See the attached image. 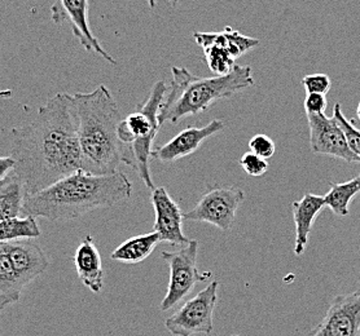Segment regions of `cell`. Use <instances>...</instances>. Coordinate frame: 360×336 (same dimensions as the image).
<instances>
[{"mask_svg":"<svg viewBox=\"0 0 360 336\" xmlns=\"http://www.w3.org/2000/svg\"><path fill=\"white\" fill-rule=\"evenodd\" d=\"M13 173L34 194L81 171V148L73 95L56 93L39 107L32 123L11 132Z\"/></svg>","mask_w":360,"mask_h":336,"instance_id":"6da1fadb","label":"cell"},{"mask_svg":"<svg viewBox=\"0 0 360 336\" xmlns=\"http://www.w3.org/2000/svg\"><path fill=\"white\" fill-rule=\"evenodd\" d=\"M131 193V181L123 173L92 175L81 170L27 194L22 213L49 222H72L95 210L121 203Z\"/></svg>","mask_w":360,"mask_h":336,"instance_id":"7a4b0ae2","label":"cell"},{"mask_svg":"<svg viewBox=\"0 0 360 336\" xmlns=\"http://www.w3.org/2000/svg\"><path fill=\"white\" fill-rule=\"evenodd\" d=\"M75 114L81 148V170L92 175L117 173L121 163L118 126L121 113L104 84L87 93H75Z\"/></svg>","mask_w":360,"mask_h":336,"instance_id":"3957f363","label":"cell"},{"mask_svg":"<svg viewBox=\"0 0 360 336\" xmlns=\"http://www.w3.org/2000/svg\"><path fill=\"white\" fill-rule=\"evenodd\" d=\"M172 81L160 110V124L179 123L181 119L204 113L215 101L229 99L255 84L250 66L235 65L226 75L198 76L186 67L172 66Z\"/></svg>","mask_w":360,"mask_h":336,"instance_id":"277c9868","label":"cell"},{"mask_svg":"<svg viewBox=\"0 0 360 336\" xmlns=\"http://www.w3.org/2000/svg\"><path fill=\"white\" fill-rule=\"evenodd\" d=\"M167 90L169 87L162 81L155 83L147 100L118 126L121 162L130 166L150 190L156 187L150 175L149 159L155 149L153 142L157 133L161 128L158 116Z\"/></svg>","mask_w":360,"mask_h":336,"instance_id":"5b68a950","label":"cell"},{"mask_svg":"<svg viewBox=\"0 0 360 336\" xmlns=\"http://www.w3.org/2000/svg\"><path fill=\"white\" fill-rule=\"evenodd\" d=\"M198 241L192 239L178 251H164L161 257L170 269V281L167 293L161 302L160 309L170 311L189 295L198 282H206L213 277L212 271L201 273L197 268Z\"/></svg>","mask_w":360,"mask_h":336,"instance_id":"8992f818","label":"cell"},{"mask_svg":"<svg viewBox=\"0 0 360 336\" xmlns=\"http://www.w3.org/2000/svg\"><path fill=\"white\" fill-rule=\"evenodd\" d=\"M219 282L213 281L197 295L187 300L165 321V328L174 336L212 334L214 311L218 303Z\"/></svg>","mask_w":360,"mask_h":336,"instance_id":"52a82bcc","label":"cell"},{"mask_svg":"<svg viewBox=\"0 0 360 336\" xmlns=\"http://www.w3.org/2000/svg\"><path fill=\"white\" fill-rule=\"evenodd\" d=\"M244 199L245 193L243 189L212 185L192 210L183 213V217L188 222H206L221 231H229L235 224L238 207Z\"/></svg>","mask_w":360,"mask_h":336,"instance_id":"ba28073f","label":"cell"},{"mask_svg":"<svg viewBox=\"0 0 360 336\" xmlns=\"http://www.w3.org/2000/svg\"><path fill=\"white\" fill-rule=\"evenodd\" d=\"M51 20L56 25L69 26L83 50L96 53L112 65H118L117 60L105 51L91 30L89 0H56L51 7Z\"/></svg>","mask_w":360,"mask_h":336,"instance_id":"9c48e42d","label":"cell"},{"mask_svg":"<svg viewBox=\"0 0 360 336\" xmlns=\"http://www.w3.org/2000/svg\"><path fill=\"white\" fill-rule=\"evenodd\" d=\"M304 336H360V288L336 296L324 318Z\"/></svg>","mask_w":360,"mask_h":336,"instance_id":"30bf717a","label":"cell"},{"mask_svg":"<svg viewBox=\"0 0 360 336\" xmlns=\"http://www.w3.org/2000/svg\"><path fill=\"white\" fill-rule=\"evenodd\" d=\"M310 128V147L314 154L338 158L349 163H360L347 144L342 128L326 114H307Z\"/></svg>","mask_w":360,"mask_h":336,"instance_id":"8fae6325","label":"cell"},{"mask_svg":"<svg viewBox=\"0 0 360 336\" xmlns=\"http://www.w3.org/2000/svg\"><path fill=\"white\" fill-rule=\"evenodd\" d=\"M223 128L224 123L219 119H213L204 127H187L169 142L153 149L152 158L161 163H174L193 154L206 140L223 131Z\"/></svg>","mask_w":360,"mask_h":336,"instance_id":"7c38bea8","label":"cell"},{"mask_svg":"<svg viewBox=\"0 0 360 336\" xmlns=\"http://www.w3.org/2000/svg\"><path fill=\"white\" fill-rule=\"evenodd\" d=\"M152 205L156 213L153 231L160 236L161 242L172 246L187 245L191 239L183 231V213L179 205L174 201L164 187L152 190Z\"/></svg>","mask_w":360,"mask_h":336,"instance_id":"4fadbf2b","label":"cell"},{"mask_svg":"<svg viewBox=\"0 0 360 336\" xmlns=\"http://www.w3.org/2000/svg\"><path fill=\"white\" fill-rule=\"evenodd\" d=\"M9 260L22 286L26 287L49 269V260L41 247L29 239L4 243Z\"/></svg>","mask_w":360,"mask_h":336,"instance_id":"5bb4252c","label":"cell"},{"mask_svg":"<svg viewBox=\"0 0 360 336\" xmlns=\"http://www.w3.org/2000/svg\"><path fill=\"white\" fill-rule=\"evenodd\" d=\"M74 265L78 277L84 286L94 294H98L104 287V269L101 255L92 236L82 239L74 254Z\"/></svg>","mask_w":360,"mask_h":336,"instance_id":"9a60e30c","label":"cell"},{"mask_svg":"<svg viewBox=\"0 0 360 336\" xmlns=\"http://www.w3.org/2000/svg\"><path fill=\"white\" fill-rule=\"evenodd\" d=\"M323 207H326L324 196H316L312 193H306L300 201L292 203L295 225V254L297 256L306 251L312 225Z\"/></svg>","mask_w":360,"mask_h":336,"instance_id":"2e32d148","label":"cell"},{"mask_svg":"<svg viewBox=\"0 0 360 336\" xmlns=\"http://www.w3.org/2000/svg\"><path fill=\"white\" fill-rule=\"evenodd\" d=\"M193 36L200 47L206 44L221 46L229 51L235 60L245 55L248 51L253 50L261 43L259 39L249 38L236 30H232L229 26H227L221 33H195Z\"/></svg>","mask_w":360,"mask_h":336,"instance_id":"e0dca14e","label":"cell"},{"mask_svg":"<svg viewBox=\"0 0 360 336\" xmlns=\"http://www.w3.org/2000/svg\"><path fill=\"white\" fill-rule=\"evenodd\" d=\"M161 242L156 231L130 238L115 248L110 257L115 262L124 264H139L144 262L155 251Z\"/></svg>","mask_w":360,"mask_h":336,"instance_id":"ac0fdd59","label":"cell"},{"mask_svg":"<svg viewBox=\"0 0 360 336\" xmlns=\"http://www.w3.org/2000/svg\"><path fill=\"white\" fill-rule=\"evenodd\" d=\"M26 197L27 191L24 182L15 173H11L0 184V222L18 217L24 211Z\"/></svg>","mask_w":360,"mask_h":336,"instance_id":"d6986e66","label":"cell"},{"mask_svg":"<svg viewBox=\"0 0 360 336\" xmlns=\"http://www.w3.org/2000/svg\"><path fill=\"white\" fill-rule=\"evenodd\" d=\"M24 288L9 260L4 243H0V313L20 302Z\"/></svg>","mask_w":360,"mask_h":336,"instance_id":"ffe728a7","label":"cell"},{"mask_svg":"<svg viewBox=\"0 0 360 336\" xmlns=\"http://www.w3.org/2000/svg\"><path fill=\"white\" fill-rule=\"evenodd\" d=\"M358 194H360V173L352 180L338 184L332 182L329 191L324 196L326 207H329L337 216H347L349 205Z\"/></svg>","mask_w":360,"mask_h":336,"instance_id":"44dd1931","label":"cell"},{"mask_svg":"<svg viewBox=\"0 0 360 336\" xmlns=\"http://www.w3.org/2000/svg\"><path fill=\"white\" fill-rule=\"evenodd\" d=\"M41 233V228L33 216H18L0 222V243L20 239H33L39 237Z\"/></svg>","mask_w":360,"mask_h":336,"instance_id":"7402d4cb","label":"cell"},{"mask_svg":"<svg viewBox=\"0 0 360 336\" xmlns=\"http://www.w3.org/2000/svg\"><path fill=\"white\" fill-rule=\"evenodd\" d=\"M201 48L204 51L205 60L207 65L215 75L229 74L233 69L235 58H232V55L226 48L217 44H206Z\"/></svg>","mask_w":360,"mask_h":336,"instance_id":"603a6c76","label":"cell"},{"mask_svg":"<svg viewBox=\"0 0 360 336\" xmlns=\"http://www.w3.org/2000/svg\"><path fill=\"white\" fill-rule=\"evenodd\" d=\"M333 119L336 121L337 123L340 124V127L342 128L347 144L352 149V153L359 158L360 161V131L354 126L350 119H347L342 113L341 109V104L337 102L335 107H333Z\"/></svg>","mask_w":360,"mask_h":336,"instance_id":"cb8c5ba5","label":"cell"},{"mask_svg":"<svg viewBox=\"0 0 360 336\" xmlns=\"http://www.w3.org/2000/svg\"><path fill=\"white\" fill-rule=\"evenodd\" d=\"M238 163L249 176H253V177H259L269 171V162L252 152L243 154Z\"/></svg>","mask_w":360,"mask_h":336,"instance_id":"d4e9b609","label":"cell"},{"mask_svg":"<svg viewBox=\"0 0 360 336\" xmlns=\"http://www.w3.org/2000/svg\"><path fill=\"white\" fill-rule=\"evenodd\" d=\"M249 149L250 152L257 154L258 156H261L263 159H270L271 156H274L275 152H276V147H275V142L274 140L269 137L267 135H255L253 136L250 141H249Z\"/></svg>","mask_w":360,"mask_h":336,"instance_id":"484cf974","label":"cell"},{"mask_svg":"<svg viewBox=\"0 0 360 336\" xmlns=\"http://www.w3.org/2000/svg\"><path fill=\"white\" fill-rule=\"evenodd\" d=\"M301 83L307 93L327 95L332 87L330 78L327 74H321V73L306 75V76H303Z\"/></svg>","mask_w":360,"mask_h":336,"instance_id":"4316f807","label":"cell"},{"mask_svg":"<svg viewBox=\"0 0 360 336\" xmlns=\"http://www.w3.org/2000/svg\"><path fill=\"white\" fill-rule=\"evenodd\" d=\"M327 95L307 93L304 99V112L307 114H324L327 109Z\"/></svg>","mask_w":360,"mask_h":336,"instance_id":"83f0119b","label":"cell"},{"mask_svg":"<svg viewBox=\"0 0 360 336\" xmlns=\"http://www.w3.org/2000/svg\"><path fill=\"white\" fill-rule=\"evenodd\" d=\"M15 170V159L12 156H0V184Z\"/></svg>","mask_w":360,"mask_h":336,"instance_id":"f1b7e54d","label":"cell"},{"mask_svg":"<svg viewBox=\"0 0 360 336\" xmlns=\"http://www.w3.org/2000/svg\"><path fill=\"white\" fill-rule=\"evenodd\" d=\"M148 6H149V8L155 9L157 6V0H147ZM167 1H170L172 6H176V4H179L181 3V0H167Z\"/></svg>","mask_w":360,"mask_h":336,"instance_id":"f546056e","label":"cell"},{"mask_svg":"<svg viewBox=\"0 0 360 336\" xmlns=\"http://www.w3.org/2000/svg\"><path fill=\"white\" fill-rule=\"evenodd\" d=\"M356 114H358V118H359V121H360V102H359V105H358V109H356Z\"/></svg>","mask_w":360,"mask_h":336,"instance_id":"4dcf8cb0","label":"cell"},{"mask_svg":"<svg viewBox=\"0 0 360 336\" xmlns=\"http://www.w3.org/2000/svg\"><path fill=\"white\" fill-rule=\"evenodd\" d=\"M233 336H240V335H233Z\"/></svg>","mask_w":360,"mask_h":336,"instance_id":"1f68e13d","label":"cell"}]
</instances>
